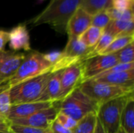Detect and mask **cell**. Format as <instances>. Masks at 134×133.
I'll list each match as a JSON object with an SVG mask.
<instances>
[{"label":"cell","instance_id":"6da1fadb","mask_svg":"<svg viewBox=\"0 0 134 133\" xmlns=\"http://www.w3.org/2000/svg\"><path fill=\"white\" fill-rule=\"evenodd\" d=\"M80 3L81 0H51L44 10L27 24L33 26L48 24L56 31L64 34L70 18L79 8Z\"/></svg>","mask_w":134,"mask_h":133},{"label":"cell","instance_id":"7a4b0ae2","mask_svg":"<svg viewBox=\"0 0 134 133\" xmlns=\"http://www.w3.org/2000/svg\"><path fill=\"white\" fill-rule=\"evenodd\" d=\"M52 64L48 62L43 53L38 51H31L25 55L15 74L7 82V85L11 88L21 82L50 72Z\"/></svg>","mask_w":134,"mask_h":133},{"label":"cell","instance_id":"3957f363","mask_svg":"<svg viewBox=\"0 0 134 133\" xmlns=\"http://www.w3.org/2000/svg\"><path fill=\"white\" fill-rule=\"evenodd\" d=\"M52 73L48 72L9 88L11 104L38 101Z\"/></svg>","mask_w":134,"mask_h":133},{"label":"cell","instance_id":"277c9868","mask_svg":"<svg viewBox=\"0 0 134 133\" xmlns=\"http://www.w3.org/2000/svg\"><path fill=\"white\" fill-rule=\"evenodd\" d=\"M99 104L85 94L79 87L73 90L63 100L60 101V111L76 121L91 112H97Z\"/></svg>","mask_w":134,"mask_h":133},{"label":"cell","instance_id":"5b68a950","mask_svg":"<svg viewBox=\"0 0 134 133\" xmlns=\"http://www.w3.org/2000/svg\"><path fill=\"white\" fill-rule=\"evenodd\" d=\"M133 93L119 96L99 106L97 111V119L106 133H115L120 127L121 117L129 97Z\"/></svg>","mask_w":134,"mask_h":133},{"label":"cell","instance_id":"8992f818","mask_svg":"<svg viewBox=\"0 0 134 133\" xmlns=\"http://www.w3.org/2000/svg\"><path fill=\"white\" fill-rule=\"evenodd\" d=\"M79 88L99 105L115 98L133 93L134 89V87L113 85L93 80L83 82Z\"/></svg>","mask_w":134,"mask_h":133},{"label":"cell","instance_id":"52a82bcc","mask_svg":"<svg viewBox=\"0 0 134 133\" xmlns=\"http://www.w3.org/2000/svg\"><path fill=\"white\" fill-rule=\"evenodd\" d=\"M60 101L47 109L37 111L27 117L10 120L11 125L27 126L37 129H50L60 112Z\"/></svg>","mask_w":134,"mask_h":133},{"label":"cell","instance_id":"ba28073f","mask_svg":"<svg viewBox=\"0 0 134 133\" xmlns=\"http://www.w3.org/2000/svg\"><path fill=\"white\" fill-rule=\"evenodd\" d=\"M118 63L115 53L97 55L82 62L83 82L90 80Z\"/></svg>","mask_w":134,"mask_h":133},{"label":"cell","instance_id":"9c48e42d","mask_svg":"<svg viewBox=\"0 0 134 133\" xmlns=\"http://www.w3.org/2000/svg\"><path fill=\"white\" fill-rule=\"evenodd\" d=\"M82 62L75 63L62 71L60 79L61 90L59 101L63 100L83 82Z\"/></svg>","mask_w":134,"mask_h":133},{"label":"cell","instance_id":"30bf717a","mask_svg":"<svg viewBox=\"0 0 134 133\" xmlns=\"http://www.w3.org/2000/svg\"><path fill=\"white\" fill-rule=\"evenodd\" d=\"M25 57V54L15 51L0 52V78L5 81L15 74L20 64Z\"/></svg>","mask_w":134,"mask_h":133},{"label":"cell","instance_id":"8fae6325","mask_svg":"<svg viewBox=\"0 0 134 133\" xmlns=\"http://www.w3.org/2000/svg\"><path fill=\"white\" fill-rule=\"evenodd\" d=\"M55 103L56 101H37L12 105L6 118L9 121L16 118H23L37 111L51 107L55 104Z\"/></svg>","mask_w":134,"mask_h":133},{"label":"cell","instance_id":"7c38bea8","mask_svg":"<svg viewBox=\"0 0 134 133\" xmlns=\"http://www.w3.org/2000/svg\"><path fill=\"white\" fill-rule=\"evenodd\" d=\"M93 16L78 8L70 18L66 29V33L68 37L79 38L84 31H86L90 26Z\"/></svg>","mask_w":134,"mask_h":133},{"label":"cell","instance_id":"4fadbf2b","mask_svg":"<svg viewBox=\"0 0 134 133\" xmlns=\"http://www.w3.org/2000/svg\"><path fill=\"white\" fill-rule=\"evenodd\" d=\"M9 45L13 51H31L30 35L26 24H20L9 32Z\"/></svg>","mask_w":134,"mask_h":133},{"label":"cell","instance_id":"5bb4252c","mask_svg":"<svg viewBox=\"0 0 134 133\" xmlns=\"http://www.w3.org/2000/svg\"><path fill=\"white\" fill-rule=\"evenodd\" d=\"M90 80L118 86L134 87V69L127 71L109 73L104 75L97 76Z\"/></svg>","mask_w":134,"mask_h":133},{"label":"cell","instance_id":"9a60e30c","mask_svg":"<svg viewBox=\"0 0 134 133\" xmlns=\"http://www.w3.org/2000/svg\"><path fill=\"white\" fill-rule=\"evenodd\" d=\"M62 71L52 73L46 89L38 101H59L60 96V79Z\"/></svg>","mask_w":134,"mask_h":133},{"label":"cell","instance_id":"2e32d148","mask_svg":"<svg viewBox=\"0 0 134 133\" xmlns=\"http://www.w3.org/2000/svg\"><path fill=\"white\" fill-rule=\"evenodd\" d=\"M92 49L87 48L79 39L76 37H68V41L62 54L70 57L79 58L82 60H85L88 53Z\"/></svg>","mask_w":134,"mask_h":133},{"label":"cell","instance_id":"e0dca14e","mask_svg":"<svg viewBox=\"0 0 134 133\" xmlns=\"http://www.w3.org/2000/svg\"><path fill=\"white\" fill-rule=\"evenodd\" d=\"M120 126L126 131V133H133L134 129V99L132 94L122 111Z\"/></svg>","mask_w":134,"mask_h":133},{"label":"cell","instance_id":"ac0fdd59","mask_svg":"<svg viewBox=\"0 0 134 133\" xmlns=\"http://www.w3.org/2000/svg\"><path fill=\"white\" fill-rule=\"evenodd\" d=\"M112 7V0H81L79 8L93 16Z\"/></svg>","mask_w":134,"mask_h":133},{"label":"cell","instance_id":"d6986e66","mask_svg":"<svg viewBox=\"0 0 134 133\" xmlns=\"http://www.w3.org/2000/svg\"><path fill=\"white\" fill-rule=\"evenodd\" d=\"M97 122V112H91L78 121L73 133H95Z\"/></svg>","mask_w":134,"mask_h":133},{"label":"cell","instance_id":"ffe728a7","mask_svg":"<svg viewBox=\"0 0 134 133\" xmlns=\"http://www.w3.org/2000/svg\"><path fill=\"white\" fill-rule=\"evenodd\" d=\"M104 34V30L90 26L86 31H84L79 37V39L87 47L92 49L97 43L102 34Z\"/></svg>","mask_w":134,"mask_h":133},{"label":"cell","instance_id":"44dd1931","mask_svg":"<svg viewBox=\"0 0 134 133\" xmlns=\"http://www.w3.org/2000/svg\"><path fill=\"white\" fill-rule=\"evenodd\" d=\"M134 21L111 20L107 27L104 29V33L108 34L114 38H116L122 32H123Z\"/></svg>","mask_w":134,"mask_h":133},{"label":"cell","instance_id":"7402d4cb","mask_svg":"<svg viewBox=\"0 0 134 133\" xmlns=\"http://www.w3.org/2000/svg\"><path fill=\"white\" fill-rule=\"evenodd\" d=\"M134 35L130 36H124V37H119L115 38L112 42L108 45V47L100 54V55H108V54H111L115 53L127 45L133 42Z\"/></svg>","mask_w":134,"mask_h":133},{"label":"cell","instance_id":"603a6c76","mask_svg":"<svg viewBox=\"0 0 134 133\" xmlns=\"http://www.w3.org/2000/svg\"><path fill=\"white\" fill-rule=\"evenodd\" d=\"M114 39H115V38L112 37L111 35L104 33L102 34V36L100 37V38L99 39V41L97 42V43L95 45V46L93 48H92L91 51L88 53L86 60H87L90 57L97 56V55H100L108 47V45L112 42V41Z\"/></svg>","mask_w":134,"mask_h":133},{"label":"cell","instance_id":"cb8c5ba5","mask_svg":"<svg viewBox=\"0 0 134 133\" xmlns=\"http://www.w3.org/2000/svg\"><path fill=\"white\" fill-rule=\"evenodd\" d=\"M11 106L9 88L5 84L0 88V117L6 118Z\"/></svg>","mask_w":134,"mask_h":133},{"label":"cell","instance_id":"d4e9b609","mask_svg":"<svg viewBox=\"0 0 134 133\" xmlns=\"http://www.w3.org/2000/svg\"><path fill=\"white\" fill-rule=\"evenodd\" d=\"M83 60H82L79 58H75V57H70V56H67L62 54V56L59 58V60L57 61H56L51 67L50 69V72L51 73H54L57 71H63L75 63L82 62Z\"/></svg>","mask_w":134,"mask_h":133},{"label":"cell","instance_id":"484cf974","mask_svg":"<svg viewBox=\"0 0 134 133\" xmlns=\"http://www.w3.org/2000/svg\"><path fill=\"white\" fill-rule=\"evenodd\" d=\"M134 43L132 42L119 51L115 53L118 63H134Z\"/></svg>","mask_w":134,"mask_h":133},{"label":"cell","instance_id":"4316f807","mask_svg":"<svg viewBox=\"0 0 134 133\" xmlns=\"http://www.w3.org/2000/svg\"><path fill=\"white\" fill-rule=\"evenodd\" d=\"M108 15L111 20H127L134 21L133 9L128 10H119L114 7H111L106 10Z\"/></svg>","mask_w":134,"mask_h":133},{"label":"cell","instance_id":"83f0119b","mask_svg":"<svg viewBox=\"0 0 134 133\" xmlns=\"http://www.w3.org/2000/svg\"><path fill=\"white\" fill-rule=\"evenodd\" d=\"M110 20H111V19H110L109 16L108 15L107 12L102 11V12H100L93 16L91 26H93V27H96L104 30L107 27V25L108 24Z\"/></svg>","mask_w":134,"mask_h":133},{"label":"cell","instance_id":"f1b7e54d","mask_svg":"<svg viewBox=\"0 0 134 133\" xmlns=\"http://www.w3.org/2000/svg\"><path fill=\"white\" fill-rule=\"evenodd\" d=\"M10 130L13 133H53L50 129H37L21 125H10Z\"/></svg>","mask_w":134,"mask_h":133},{"label":"cell","instance_id":"f546056e","mask_svg":"<svg viewBox=\"0 0 134 133\" xmlns=\"http://www.w3.org/2000/svg\"><path fill=\"white\" fill-rule=\"evenodd\" d=\"M56 122H58L60 125H62L63 127L73 130L75 129V127L76 126L78 121L75 120L74 118H72L71 117L62 113V112H59L57 118H56Z\"/></svg>","mask_w":134,"mask_h":133},{"label":"cell","instance_id":"4dcf8cb0","mask_svg":"<svg viewBox=\"0 0 134 133\" xmlns=\"http://www.w3.org/2000/svg\"><path fill=\"white\" fill-rule=\"evenodd\" d=\"M133 69L134 63H117L116 65L113 66L112 67L109 68L108 70L104 71L101 74H98L97 76H101V75H104V74H109V73H114V72L127 71H130V70H133Z\"/></svg>","mask_w":134,"mask_h":133},{"label":"cell","instance_id":"1f68e13d","mask_svg":"<svg viewBox=\"0 0 134 133\" xmlns=\"http://www.w3.org/2000/svg\"><path fill=\"white\" fill-rule=\"evenodd\" d=\"M134 0H112V7L119 10L133 9Z\"/></svg>","mask_w":134,"mask_h":133},{"label":"cell","instance_id":"d6a6232c","mask_svg":"<svg viewBox=\"0 0 134 133\" xmlns=\"http://www.w3.org/2000/svg\"><path fill=\"white\" fill-rule=\"evenodd\" d=\"M43 55H44L45 59L53 65L62 56V52L53 51V52H50V53H46V54H43Z\"/></svg>","mask_w":134,"mask_h":133},{"label":"cell","instance_id":"836d02e7","mask_svg":"<svg viewBox=\"0 0 134 133\" xmlns=\"http://www.w3.org/2000/svg\"><path fill=\"white\" fill-rule=\"evenodd\" d=\"M50 129L53 132V133H73V130H71V129L63 127L58 122H57L56 120L51 125Z\"/></svg>","mask_w":134,"mask_h":133},{"label":"cell","instance_id":"e575fe53","mask_svg":"<svg viewBox=\"0 0 134 133\" xmlns=\"http://www.w3.org/2000/svg\"><path fill=\"white\" fill-rule=\"evenodd\" d=\"M7 42H9V31L0 30V52L4 50Z\"/></svg>","mask_w":134,"mask_h":133},{"label":"cell","instance_id":"d590c367","mask_svg":"<svg viewBox=\"0 0 134 133\" xmlns=\"http://www.w3.org/2000/svg\"><path fill=\"white\" fill-rule=\"evenodd\" d=\"M10 121L5 118L0 117V131L2 132H8L10 131Z\"/></svg>","mask_w":134,"mask_h":133},{"label":"cell","instance_id":"8d00e7d4","mask_svg":"<svg viewBox=\"0 0 134 133\" xmlns=\"http://www.w3.org/2000/svg\"><path fill=\"white\" fill-rule=\"evenodd\" d=\"M95 133H106L104 132L102 125L100 124V122H99V120L97 119V126H96V130H95Z\"/></svg>","mask_w":134,"mask_h":133},{"label":"cell","instance_id":"74e56055","mask_svg":"<svg viewBox=\"0 0 134 133\" xmlns=\"http://www.w3.org/2000/svg\"><path fill=\"white\" fill-rule=\"evenodd\" d=\"M115 133H126V131H125V130H124V129L120 126V127H119V129H118V131H117Z\"/></svg>","mask_w":134,"mask_h":133},{"label":"cell","instance_id":"f35d334b","mask_svg":"<svg viewBox=\"0 0 134 133\" xmlns=\"http://www.w3.org/2000/svg\"><path fill=\"white\" fill-rule=\"evenodd\" d=\"M6 83H7V82H6L5 81H4V80H2V79L0 78V86H2V85H5Z\"/></svg>","mask_w":134,"mask_h":133},{"label":"cell","instance_id":"ab89813d","mask_svg":"<svg viewBox=\"0 0 134 133\" xmlns=\"http://www.w3.org/2000/svg\"><path fill=\"white\" fill-rule=\"evenodd\" d=\"M0 133H13V132L10 130V131H8V132H2V131H0Z\"/></svg>","mask_w":134,"mask_h":133},{"label":"cell","instance_id":"60d3db41","mask_svg":"<svg viewBox=\"0 0 134 133\" xmlns=\"http://www.w3.org/2000/svg\"><path fill=\"white\" fill-rule=\"evenodd\" d=\"M39 1H43V0H39Z\"/></svg>","mask_w":134,"mask_h":133},{"label":"cell","instance_id":"b9f144b4","mask_svg":"<svg viewBox=\"0 0 134 133\" xmlns=\"http://www.w3.org/2000/svg\"><path fill=\"white\" fill-rule=\"evenodd\" d=\"M1 87H2V86H0V88H1Z\"/></svg>","mask_w":134,"mask_h":133}]
</instances>
